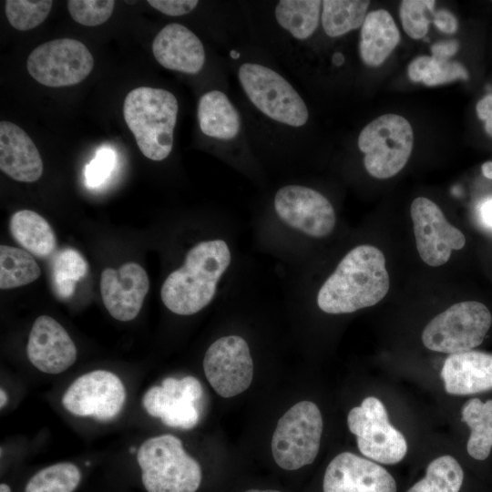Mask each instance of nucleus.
<instances>
[{"instance_id": "nucleus-23", "label": "nucleus", "mask_w": 492, "mask_h": 492, "mask_svg": "<svg viewBox=\"0 0 492 492\" xmlns=\"http://www.w3.org/2000/svg\"><path fill=\"white\" fill-rule=\"evenodd\" d=\"M200 130L218 139L234 138L240 131V116L228 97L221 91L211 90L201 96L198 105Z\"/></svg>"}, {"instance_id": "nucleus-17", "label": "nucleus", "mask_w": 492, "mask_h": 492, "mask_svg": "<svg viewBox=\"0 0 492 492\" xmlns=\"http://www.w3.org/2000/svg\"><path fill=\"white\" fill-rule=\"evenodd\" d=\"M323 492H396L391 474L378 464L350 452L337 455L326 467Z\"/></svg>"}, {"instance_id": "nucleus-34", "label": "nucleus", "mask_w": 492, "mask_h": 492, "mask_svg": "<svg viewBox=\"0 0 492 492\" xmlns=\"http://www.w3.org/2000/svg\"><path fill=\"white\" fill-rule=\"evenodd\" d=\"M433 0H404L400 5V17L405 32L414 39L424 38L428 31L426 10L433 12Z\"/></svg>"}, {"instance_id": "nucleus-28", "label": "nucleus", "mask_w": 492, "mask_h": 492, "mask_svg": "<svg viewBox=\"0 0 492 492\" xmlns=\"http://www.w3.org/2000/svg\"><path fill=\"white\" fill-rule=\"evenodd\" d=\"M40 274V267L31 253L13 246H0V288L2 290L29 284L38 279Z\"/></svg>"}, {"instance_id": "nucleus-7", "label": "nucleus", "mask_w": 492, "mask_h": 492, "mask_svg": "<svg viewBox=\"0 0 492 492\" xmlns=\"http://www.w3.org/2000/svg\"><path fill=\"white\" fill-rule=\"evenodd\" d=\"M491 323V313L482 302H457L427 323L422 341L435 352L454 354L470 351L482 343Z\"/></svg>"}, {"instance_id": "nucleus-29", "label": "nucleus", "mask_w": 492, "mask_h": 492, "mask_svg": "<svg viewBox=\"0 0 492 492\" xmlns=\"http://www.w3.org/2000/svg\"><path fill=\"white\" fill-rule=\"evenodd\" d=\"M464 471L451 456L434 459L426 467L425 476L407 492H459Z\"/></svg>"}, {"instance_id": "nucleus-45", "label": "nucleus", "mask_w": 492, "mask_h": 492, "mask_svg": "<svg viewBox=\"0 0 492 492\" xmlns=\"http://www.w3.org/2000/svg\"><path fill=\"white\" fill-rule=\"evenodd\" d=\"M245 492H280V491H277V490H273V489H249V490H246Z\"/></svg>"}, {"instance_id": "nucleus-1", "label": "nucleus", "mask_w": 492, "mask_h": 492, "mask_svg": "<svg viewBox=\"0 0 492 492\" xmlns=\"http://www.w3.org/2000/svg\"><path fill=\"white\" fill-rule=\"evenodd\" d=\"M231 261L232 251L224 239L199 241L187 251L183 263L163 282V304L173 313L184 316L203 310L215 298Z\"/></svg>"}, {"instance_id": "nucleus-37", "label": "nucleus", "mask_w": 492, "mask_h": 492, "mask_svg": "<svg viewBox=\"0 0 492 492\" xmlns=\"http://www.w3.org/2000/svg\"><path fill=\"white\" fill-rule=\"evenodd\" d=\"M156 10L170 16H179L190 13L198 5L197 0H149Z\"/></svg>"}, {"instance_id": "nucleus-3", "label": "nucleus", "mask_w": 492, "mask_h": 492, "mask_svg": "<svg viewBox=\"0 0 492 492\" xmlns=\"http://www.w3.org/2000/svg\"><path fill=\"white\" fill-rule=\"evenodd\" d=\"M178 111L176 97L162 88L139 87L127 95L124 119L146 158L160 161L170 154Z\"/></svg>"}, {"instance_id": "nucleus-25", "label": "nucleus", "mask_w": 492, "mask_h": 492, "mask_svg": "<svg viewBox=\"0 0 492 492\" xmlns=\"http://www.w3.org/2000/svg\"><path fill=\"white\" fill-rule=\"evenodd\" d=\"M462 420L471 431L467 453L477 460H485L492 447V400L485 403L477 398L468 400L462 408Z\"/></svg>"}, {"instance_id": "nucleus-15", "label": "nucleus", "mask_w": 492, "mask_h": 492, "mask_svg": "<svg viewBox=\"0 0 492 492\" xmlns=\"http://www.w3.org/2000/svg\"><path fill=\"white\" fill-rule=\"evenodd\" d=\"M203 389L193 376L181 379L168 377L161 385L150 387L142 398V405L149 415L160 418L170 427L191 429L199 422L197 403Z\"/></svg>"}, {"instance_id": "nucleus-41", "label": "nucleus", "mask_w": 492, "mask_h": 492, "mask_svg": "<svg viewBox=\"0 0 492 492\" xmlns=\"http://www.w3.org/2000/svg\"><path fill=\"white\" fill-rule=\"evenodd\" d=\"M477 113L478 118L484 121L492 115V93L487 94L478 101Z\"/></svg>"}, {"instance_id": "nucleus-39", "label": "nucleus", "mask_w": 492, "mask_h": 492, "mask_svg": "<svg viewBox=\"0 0 492 492\" xmlns=\"http://www.w3.org/2000/svg\"><path fill=\"white\" fill-rule=\"evenodd\" d=\"M459 44L456 40L443 41L431 46L432 56L439 60H448L458 50Z\"/></svg>"}, {"instance_id": "nucleus-20", "label": "nucleus", "mask_w": 492, "mask_h": 492, "mask_svg": "<svg viewBox=\"0 0 492 492\" xmlns=\"http://www.w3.org/2000/svg\"><path fill=\"white\" fill-rule=\"evenodd\" d=\"M0 169L21 182L36 181L43 173V161L31 138L6 120L0 122Z\"/></svg>"}, {"instance_id": "nucleus-16", "label": "nucleus", "mask_w": 492, "mask_h": 492, "mask_svg": "<svg viewBox=\"0 0 492 492\" xmlns=\"http://www.w3.org/2000/svg\"><path fill=\"white\" fill-rule=\"evenodd\" d=\"M149 289V276L136 262H127L118 269L106 268L100 276L103 303L116 320L135 319Z\"/></svg>"}, {"instance_id": "nucleus-43", "label": "nucleus", "mask_w": 492, "mask_h": 492, "mask_svg": "<svg viewBox=\"0 0 492 492\" xmlns=\"http://www.w3.org/2000/svg\"><path fill=\"white\" fill-rule=\"evenodd\" d=\"M485 129L492 137V115L485 121Z\"/></svg>"}, {"instance_id": "nucleus-44", "label": "nucleus", "mask_w": 492, "mask_h": 492, "mask_svg": "<svg viewBox=\"0 0 492 492\" xmlns=\"http://www.w3.org/2000/svg\"><path fill=\"white\" fill-rule=\"evenodd\" d=\"M7 402L6 393L1 388L0 390V407L3 408Z\"/></svg>"}, {"instance_id": "nucleus-8", "label": "nucleus", "mask_w": 492, "mask_h": 492, "mask_svg": "<svg viewBox=\"0 0 492 492\" xmlns=\"http://www.w3.org/2000/svg\"><path fill=\"white\" fill-rule=\"evenodd\" d=\"M239 80L251 102L268 118L292 127L307 122L309 112L303 99L276 71L245 63L239 68Z\"/></svg>"}, {"instance_id": "nucleus-6", "label": "nucleus", "mask_w": 492, "mask_h": 492, "mask_svg": "<svg viewBox=\"0 0 492 492\" xmlns=\"http://www.w3.org/2000/svg\"><path fill=\"white\" fill-rule=\"evenodd\" d=\"M323 417L318 406L307 400L292 406L278 421L272 439L276 464L296 470L312 464L319 451Z\"/></svg>"}, {"instance_id": "nucleus-24", "label": "nucleus", "mask_w": 492, "mask_h": 492, "mask_svg": "<svg viewBox=\"0 0 492 492\" xmlns=\"http://www.w3.org/2000/svg\"><path fill=\"white\" fill-rule=\"evenodd\" d=\"M9 231L17 243L38 258H46L56 250V238L52 227L34 210L15 212L10 218Z\"/></svg>"}, {"instance_id": "nucleus-14", "label": "nucleus", "mask_w": 492, "mask_h": 492, "mask_svg": "<svg viewBox=\"0 0 492 492\" xmlns=\"http://www.w3.org/2000/svg\"><path fill=\"white\" fill-rule=\"evenodd\" d=\"M416 249L424 262L432 267L445 264L452 251L465 246V235L448 222L431 200L419 197L411 204Z\"/></svg>"}, {"instance_id": "nucleus-35", "label": "nucleus", "mask_w": 492, "mask_h": 492, "mask_svg": "<svg viewBox=\"0 0 492 492\" xmlns=\"http://www.w3.org/2000/svg\"><path fill=\"white\" fill-rule=\"evenodd\" d=\"M115 1L112 0H69L67 9L78 24L95 26L104 24L112 15Z\"/></svg>"}, {"instance_id": "nucleus-13", "label": "nucleus", "mask_w": 492, "mask_h": 492, "mask_svg": "<svg viewBox=\"0 0 492 492\" xmlns=\"http://www.w3.org/2000/svg\"><path fill=\"white\" fill-rule=\"evenodd\" d=\"M126 389L120 378L106 370H95L77 377L66 390L62 404L77 416L100 421L113 419L121 411Z\"/></svg>"}, {"instance_id": "nucleus-19", "label": "nucleus", "mask_w": 492, "mask_h": 492, "mask_svg": "<svg viewBox=\"0 0 492 492\" xmlns=\"http://www.w3.org/2000/svg\"><path fill=\"white\" fill-rule=\"evenodd\" d=\"M152 52L163 67L186 74L199 73L205 63V50L199 37L185 26L172 23L155 36Z\"/></svg>"}, {"instance_id": "nucleus-21", "label": "nucleus", "mask_w": 492, "mask_h": 492, "mask_svg": "<svg viewBox=\"0 0 492 492\" xmlns=\"http://www.w3.org/2000/svg\"><path fill=\"white\" fill-rule=\"evenodd\" d=\"M441 377L450 395H466L492 389V354L470 350L450 354Z\"/></svg>"}, {"instance_id": "nucleus-36", "label": "nucleus", "mask_w": 492, "mask_h": 492, "mask_svg": "<svg viewBox=\"0 0 492 492\" xmlns=\"http://www.w3.org/2000/svg\"><path fill=\"white\" fill-rule=\"evenodd\" d=\"M115 165V153L109 148L97 151L95 158L86 166L85 181L87 187L96 188L105 182Z\"/></svg>"}, {"instance_id": "nucleus-26", "label": "nucleus", "mask_w": 492, "mask_h": 492, "mask_svg": "<svg viewBox=\"0 0 492 492\" xmlns=\"http://www.w3.org/2000/svg\"><path fill=\"white\" fill-rule=\"evenodd\" d=\"M321 6L319 0H282L275 7V18L293 37L303 40L317 28Z\"/></svg>"}, {"instance_id": "nucleus-30", "label": "nucleus", "mask_w": 492, "mask_h": 492, "mask_svg": "<svg viewBox=\"0 0 492 492\" xmlns=\"http://www.w3.org/2000/svg\"><path fill=\"white\" fill-rule=\"evenodd\" d=\"M51 270L56 295L67 299L73 295L77 282L86 275L87 264L79 251L65 248L55 254Z\"/></svg>"}, {"instance_id": "nucleus-42", "label": "nucleus", "mask_w": 492, "mask_h": 492, "mask_svg": "<svg viewBox=\"0 0 492 492\" xmlns=\"http://www.w3.org/2000/svg\"><path fill=\"white\" fill-rule=\"evenodd\" d=\"M481 169H482V173L483 175L489 179H492V161H487L485 162L482 167H481Z\"/></svg>"}, {"instance_id": "nucleus-12", "label": "nucleus", "mask_w": 492, "mask_h": 492, "mask_svg": "<svg viewBox=\"0 0 492 492\" xmlns=\"http://www.w3.org/2000/svg\"><path fill=\"white\" fill-rule=\"evenodd\" d=\"M203 370L210 384L220 396L230 398L244 392L253 377L248 343L236 334L217 339L205 353Z\"/></svg>"}, {"instance_id": "nucleus-4", "label": "nucleus", "mask_w": 492, "mask_h": 492, "mask_svg": "<svg viewBox=\"0 0 492 492\" xmlns=\"http://www.w3.org/2000/svg\"><path fill=\"white\" fill-rule=\"evenodd\" d=\"M137 461L148 492H196L200 485V464L173 435L147 439L138 449Z\"/></svg>"}, {"instance_id": "nucleus-27", "label": "nucleus", "mask_w": 492, "mask_h": 492, "mask_svg": "<svg viewBox=\"0 0 492 492\" xmlns=\"http://www.w3.org/2000/svg\"><path fill=\"white\" fill-rule=\"evenodd\" d=\"M369 4L367 0L323 1L322 25L325 34L336 37L362 26Z\"/></svg>"}, {"instance_id": "nucleus-33", "label": "nucleus", "mask_w": 492, "mask_h": 492, "mask_svg": "<svg viewBox=\"0 0 492 492\" xmlns=\"http://www.w3.org/2000/svg\"><path fill=\"white\" fill-rule=\"evenodd\" d=\"M51 0H6L5 13L9 24L19 31H26L42 24L51 11Z\"/></svg>"}, {"instance_id": "nucleus-40", "label": "nucleus", "mask_w": 492, "mask_h": 492, "mask_svg": "<svg viewBox=\"0 0 492 492\" xmlns=\"http://www.w3.org/2000/svg\"><path fill=\"white\" fill-rule=\"evenodd\" d=\"M478 215L482 223L492 229V198H487L480 202Z\"/></svg>"}, {"instance_id": "nucleus-2", "label": "nucleus", "mask_w": 492, "mask_h": 492, "mask_svg": "<svg viewBox=\"0 0 492 492\" xmlns=\"http://www.w3.org/2000/svg\"><path fill=\"white\" fill-rule=\"evenodd\" d=\"M385 258L376 247L349 251L320 287L318 307L330 314L351 313L378 303L389 290Z\"/></svg>"}, {"instance_id": "nucleus-9", "label": "nucleus", "mask_w": 492, "mask_h": 492, "mask_svg": "<svg viewBox=\"0 0 492 492\" xmlns=\"http://www.w3.org/2000/svg\"><path fill=\"white\" fill-rule=\"evenodd\" d=\"M351 433L356 436L360 452L381 464L400 462L407 451L403 434L389 422L384 404L376 397L368 396L347 415Z\"/></svg>"}, {"instance_id": "nucleus-18", "label": "nucleus", "mask_w": 492, "mask_h": 492, "mask_svg": "<svg viewBox=\"0 0 492 492\" xmlns=\"http://www.w3.org/2000/svg\"><path fill=\"white\" fill-rule=\"evenodd\" d=\"M26 354L39 371L56 374L74 364L77 352L65 328L54 318L41 315L32 325Z\"/></svg>"}, {"instance_id": "nucleus-46", "label": "nucleus", "mask_w": 492, "mask_h": 492, "mask_svg": "<svg viewBox=\"0 0 492 492\" xmlns=\"http://www.w3.org/2000/svg\"><path fill=\"white\" fill-rule=\"evenodd\" d=\"M0 492H11V489L8 485L2 483L0 485Z\"/></svg>"}, {"instance_id": "nucleus-32", "label": "nucleus", "mask_w": 492, "mask_h": 492, "mask_svg": "<svg viewBox=\"0 0 492 492\" xmlns=\"http://www.w3.org/2000/svg\"><path fill=\"white\" fill-rule=\"evenodd\" d=\"M81 479L79 468L69 462L43 468L27 482L25 492H73Z\"/></svg>"}, {"instance_id": "nucleus-31", "label": "nucleus", "mask_w": 492, "mask_h": 492, "mask_svg": "<svg viewBox=\"0 0 492 492\" xmlns=\"http://www.w3.org/2000/svg\"><path fill=\"white\" fill-rule=\"evenodd\" d=\"M407 73L412 81L423 82L429 87L468 78V73L461 64L427 56L414 59L408 66Z\"/></svg>"}, {"instance_id": "nucleus-10", "label": "nucleus", "mask_w": 492, "mask_h": 492, "mask_svg": "<svg viewBox=\"0 0 492 492\" xmlns=\"http://www.w3.org/2000/svg\"><path fill=\"white\" fill-rule=\"evenodd\" d=\"M94 59L87 47L73 38H59L36 47L26 60L30 76L51 87L73 86L91 72Z\"/></svg>"}, {"instance_id": "nucleus-5", "label": "nucleus", "mask_w": 492, "mask_h": 492, "mask_svg": "<svg viewBox=\"0 0 492 492\" xmlns=\"http://www.w3.org/2000/svg\"><path fill=\"white\" fill-rule=\"evenodd\" d=\"M413 129L407 119L396 114H384L366 125L358 138L364 154L367 172L377 179L397 174L412 152Z\"/></svg>"}, {"instance_id": "nucleus-11", "label": "nucleus", "mask_w": 492, "mask_h": 492, "mask_svg": "<svg viewBox=\"0 0 492 492\" xmlns=\"http://www.w3.org/2000/svg\"><path fill=\"white\" fill-rule=\"evenodd\" d=\"M273 208L286 227L308 237H326L335 227V212L329 200L306 186L282 187L274 195Z\"/></svg>"}, {"instance_id": "nucleus-22", "label": "nucleus", "mask_w": 492, "mask_h": 492, "mask_svg": "<svg viewBox=\"0 0 492 492\" xmlns=\"http://www.w3.org/2000/svg\"><path fill=\"white\" fill-rule=\"evenodd\" d=\"M399 41V30L389 12L379 9L366 15L359 44L360 56L365 65L378 67L383 64Z\"/></svg>"}, {"instance_id": "nucleus-38", "label": "nucleus", "mask_w": 492, "mask_h": 492, "mask_svg": "<svg viewBox=\"0 0 492 492\" xmlns=\"http://www.w3.org/2000/svg\"><path fill=\"white\" fill-rule=\"evenodd\" d=\"M433 22L442 32L453 34L457 30V20L452 13L447 10H438L434 13Z\"/></svg>"}]
</instances>
